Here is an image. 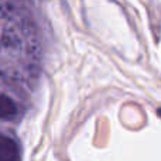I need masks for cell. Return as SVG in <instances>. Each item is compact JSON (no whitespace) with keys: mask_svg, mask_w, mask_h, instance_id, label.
Wrapping results in <instances>:
<instances>
[{"mask_svg":"<svg viewBox=\"0 0 161 161\" xmlns=\"http://www.w3.org/2000/svg\"><path fill=\"white\" fill-rule=\"evenodd\" d=\"M41 62V36L31 11L21 3L0 2V119L21 112Z\"/></svg>","mask_w":161,"mask_h":161,"instance_id":"6da1fadb","label":"cell"}]
</instances>
